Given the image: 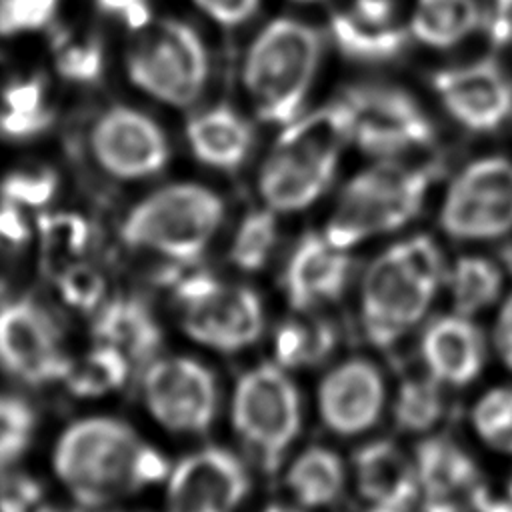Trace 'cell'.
<instances>
[{
  "instance_id": "obj_1",
  "label": "cell",
  "mask_w": 512,
  "mask_h": 512,
  "mask_svg": "<svg viewBox=\"0 0 512 512\" xmlns=\"http://www.w3.org/2000/svg\"><path fill=\"white\" fill-rule=\"evenodd\" d=\"M54 468L64 486L84 506H102L168 476L164 456L128 424L84 418L60 436Z\"/></svg>"
},
{
  "instance_id": "obj_2",
  "label": "cell",
  "mask_w": 512,
  "mask_h": 512,
  "mask_svg": "<svg viewBox=\"0 0 512 512\" xmlns=\"http://www.w3.org/2000/svg\"><path fill=\"white\" fill-rule=\"evenodd\" d=\"M350 140V114L342 100L284 124L258 178L266 206L284 214L312 206L332 184Z\"/></svg>"
},
{
  "instance_id": "obj_3",
  "label": "cell",
  "mask_w": 512,
  "mask_h": 512,
  "mask_svg": "<svg viewBox=\"0 0 512 512\" xmlns=\"http://www.w3.org/2000/svg\"><path fill=\"white\" fill-rule=\"evenodd\" d=\"M448 268L438 244L416 234L386 248L364 272L360 318L366 338L390 346L428 312Z\"/></svg>"
},
{
  "instance_id": "obj_4",
  "label": "cell",
  "mask_w": 512,
  "mask_h": 512,
  "mask_svg": "<svg viewBox=\"0 0 512 512\" xmlns=\"http://www.w3.org/2000/svg\"><path fill=\"white\" fill-rule=\"evenodd\" d=\"M322 52L320 30L298 18H276L256 34L242 80L260 120L284 126L302 114Z\"/></svg>"
},
{
  "instance_id": "obj_5",
  "label": "cell",
  "mask_w": 512,
  "mask_h": 512,
  "mask_svg": "<svg viewBox=\"0 0 512 512\" xmlns=\"http://www.w3.org/2000/svg\"><path fill=\"white\" fill-rule=\"evenodd\" d=\"M432 178L434 168L392 158L358 172L344 186L324 234L350 250L404 228L422 210Z\"/></svg>"
},
{
  "instance_id": "obj_6",
  "label": "cell",
  "mask_w": 512,
  "mask_h": 512,
  "mask_svg": "<svg viewBox=\"0 0 512 512\" xmlns=\"http://www.w3.org/2000/svg\"><path fill=\"white\" fill-rule=\"evenodd\" d=\"M224 220V202L210 188L176 182L142 198L124 218L122 240L178 264L196 260Z\"/></svg>"
},
{
  "instance_id": "obj_7",
  "label": "cell",
  "mask_w": 512,
  "mask_h": 512,
  "mask_svg": "<svg viewBox=\"0 0 512 512\" xmlns=\"http://www.w3.org/2000/svg\"><path fill=\"white\" fill-rule=\"evenodd\" d=\"M138 32L126 60L130 80L164 104L180 108L196 102L210 74L208 50L200 34L174 18L150 22Z\"/></svg>"
},
{
  "instance_id": "obj_8",
  "label": "cell",
  "mask_w": 512,
  "mask_h": 512,
  "mask_svg": "<svg viewBox=\"0 0 512 512\" xmlns=\"http://www.w3.org/2000/svg\"><path fill=\"white\" fill-rule=\"evenodd\" d=\"M232 424L266 470H276L296 440L302 404L286 368L262 362L240 376L232 396Z\"/></svg>"
},
{
  "instance_id": "obj_9",
  "label": "cell",
  "mask_w": 512,
  "mask_h": 512,
  "mask_svg": "<svg viewBox=\"0 0 512 512\" xmlns=\"http://www.w3.org/2000/svg\"><path fill=\"white\" fill-rule=\"evenodd\" d=\"M176 300L184 332L206 348L238 352L262 334L264 308L248 286L192 272L178 282Z\"/></svg>"
},
{
  "instance_id": "obj_10",
  "label": "cell",
  "mask_w": 512,
  "mask_h": 512,
  "mask_svg": "<svg viewBox=\"0 0 512 512\" xmlns=\"http://www.w3.org/2000/svg\"><path fill=\"white\" fill-rule=\"evenodd\" d=\"M350 114L352 140L368 154L396 158L432 142L434 126L406 92L386 84H358L340 98Z\"/></svg>"
},
{
  "instance_id": "obj_11",
  "label": "cell",
  "mask_w": 512,
  "mask_h": 512,
  "mask_svg": "<svg viewBox=\"0 0 512 512\" xmlns=\"http://www.w3.org/2000/svg\"><path fill=\"white\" fill-rule=\"evenodd\" d=\"M442 230L458 240H492L512 230V160L490 156L470 162L450 184Z\"/></svg>"
},
{
  "instance_id": "obj_12",
  "label": "cell",
  "mask_w": 512,
  "mask_h": 512,
  "mask_svg": "<svg viewBox=\"0 0 512 512\" xmlns=\"http://www.w3.org/2000/svg\"><path fill=\"white\" fill-rule=\"evenodd\" d=\"M142 396L158 424L178 434L206 432L218 408L214 374L188 356H164L146 364Z\"/></svg>"
},
{
  "instance_id": "obj_13",
  "label": "cell",
  "mask_w": 512,
  "mask_h": 512,
  "mask_svg": "<svg viewBox=\"0 0 512 512\" xmlns=\"http://www.w3.org/2000/svg\"><path fill=\"white\" fill-rule=\"evenodd\" d=\"M70 360L60 332L40 304L22 298L0 308V366L28 384L62 380Z\"/></svg>"
},
{
  "instance_id": "obj_14",
  "label": "cell",
  "mask_w": 512,
  "mask_h": 512,
  "mask_svg": "<svg viewBox=\"0 0 512 512\" xmlns=\"http://www.w3.org/2000/svg\"><path fill=\"white\" fill-rule=\"evenodd\" d=\"M248 488L242 460L226 448L206 446L168 470L166 512H234Z\"/></svg>"
},
{
  "instance_id": "obj_15",
  "label": "cell",
  "mask_w": 512,
  "mask_h": 512,
  "mask_svg": "<svg viewBox=\"0 0 512 512\" xmlns=\"http://www.w3.org/2000/svg\"><path fill=\"white\" fill-rule=\"evenodd\" d=\"M432 86L444 110L472 132H492L512 114V82L490 58L442 68Z\"/></svg>"
},
{
  "instance_id": "obj_16",
  "label": "cell",
  "mask_w": 512,
  "mask_h": 512,
  "mask_svg": "<svg viewBox=\"0 0 512 512\" xmlns=\"http://www.w3.org/2000/svg\"><path fill=\"white\" fill-rule=\"evenodd\" d=\"M92 152L108 174L122 180L154 176L170 158L162 128L150 116L124 106L108 110L96 122Z\"/></svg>"
},
{
  "instance_id": "obj_17",
  "label": "cell",
  "mask_w": 512,
  "mask_h": 512,
  "mask_svg": "<svg viewBox=\"0 0 512 512\" xmlns=\"http://www.w3.org/2000/svg\"><path fill=\"white\" fill-rule=\"evenodd\" d=\"M422 512H478L486 484L456 442L432 436L414 454Z\"/></svg>"
},
{
  "instance_id": "obj_18",
  "label": "cell",
  "mask_w": 512,
  "mask_h": 512,
  "mask_svg": "<svg viewBox=\"0 0 512 512\" xmlns=\"http://www.w3.org/2000/svg\"><path fill=\"white\" fill-rule=\"evenodd\" d=\"M384 400V378L364 358L334 366L318 386V414L338 436H356L372 428L384 410Z\"/></svg>"
},
{
  "instance_id": "obj_19",
  "label": "cell",
  "mask_w": 512,
  "mask_h": 512,
  "mask_svg": "<svg viewBox=\"0 0 512 512\" xmlns=\"http://www.w3.org/2000/svg\"><path fill=\"white\" fill-rule=\"evenodd\" d=\"M350 274V250L334 244L324 232H306L286 260L282 286L294 310H316L342 296Z\"/></svg>"
},
{
  "instance_id": "obj_20",
  "label": "cell",
  "mask_w": 512,
  "mask_h": 512,
  "mask_svg": "<svg viewBox=\"0 0 512 512\" xmlns=\"http://www.w3.org/2000/svg\"><path fill=\"white\" fill-rule=\"evenodd\" d=\"M426 370L442 384L466 386L486 362V340L480 326L464 314H442L428 322L420 342Z\"/></svg>"
},
{
  "instance_id": "obj_21",
  "label": "cell",
  "mask_w": 512,
  "mask_h": 512,
  "mask_svg": "<svg viewBox=\"0 0 512 512\" xmlns=\"http://www.w3.org/2000/svg\"><path fill=\"white\" fill-rule=\"evenodd\" d=\"M356 486L374 508L406 510L418 500L414 458L392 440H372L354 454Z\"/></svg>"
},
{
  "instance_id": "obj_22",
  "label": "cell",
  "mask_w": 512,
  "mask_h": 512,
  "mask_svg": "<svg viewBox=\"0 0 512 512\" xmlns=\"http://www.w3.org/2000/svg\"><path fill=\"white\" fill-rule=\"evenodd\" d=\"M186 138L196 160L214 170L234 172L252 150L254 130L234 108L212 106L188 120Z\"/></svg>"
},
{
  "instance_id": "obj_23",
  "label": "cell",
  "mask_w": 512,
  "mask_h": 512,
  "mask_svg": "<svg viewBox=\"0 0 512 512\" xmlns=\"http://www.w3.org/2000/svg\"><path fill=\"white\" fill-rule=\"evenodd\" d=\"M92 330L98 344L116 348L130 364L152 362L162 344V330L150 306L134 296L100 304Z\"/></svg>"
},
{
  "instance_id": "obj_24",
  "label": "cell",
  "mask_w": 512,
  "mask_h": 512,
  "mask_svg": "<svg viewBox=\"0 0 512 512\" xmlns=\"http://www.w3.org/2000/svg\"><path fill=\"white\" fill-rule=\"evenodd\" d=\"M328 32L336 48L354 62L382 64L398 58L410 32L394 22H374L354 10H338L330 16Z\"/></svg>"
},
{
  "instance_id": "obj_25",
  "label": "cell",
  "mask_w": 512,
  "mask_h": 512,
  "mask_svg": "<svg viewBox=\"0 0 512 512\" xmlns=\"http://www.w3.org/2000/svg\"><path fill=\"white\" fill-rule=\"evenodd\" d=\"M484 22L476 0H416L408 32L430 48H452Z\"/></svg>"
},
{
  "instance_id": "obj_26",
  "label": "cell",
  "mask_w": 512,
  "mask_h": 512,
  "mask_svg": "<svg viewBox=\"0 0 512 512\" xmlns=\"http://www.w3.org/2000/svg\"><path fill=\"white\" fill-rule=\"evenodd\" d=\"M274 332V360L286 370L320 366L336 348V328L312 310H296Z\"/></svg>"
},
{
  "instance_id": "obj_27",
  "label": "cell",
  "mask_w": 512,
  "mask_h": 512,
  "mask_svg": "<svg viewBox=\"0 0 512 512\" xmlns=\"http://www.w3.org/2000/svg\"><path fill=\"white\" fill-rule=\"evenodd\" d=\"M344 478L346 472L340 456L330 448L312 446L290 464L286 486L304 508H322L340 496Z\"/></svg>"
},
{
  "instance_id": "obj_28",
  "label": "cell",
  "mask_w": 512,
  "mask_h": 512,
  "mask_svg": "<svg viewBox=\"0 0 512 512\" xmlns=\"http://www.w3.org/2000/svg\"><path fill=\"white\" fill-rule=\"evenodd\" d=\"M454 312L476 316L500 300L502 268L484 256H460L446 274Z\"/></svg>"
},
{
  "instance_id": "obj_29",
  "label": "cell",
  "mask_w": 512,
  "mask_h": 512,
  "mask_svg": "<svg viewBox=\"0 0 512 512\" xmlns=\"http://www.w3.org/2000/svg\"><path fill=\"white\" fill-rule=\"evenodd\" d=\"M130 366L132 364L128 362V358L120 354L116 348L98 344L82 358L74 362L70 360L62 380L66 382L68 390L76 396H102L106 392L120 388L126 382Z\"/></svg>"
},
{
  "instance_id": "obj_30",
  "label": "cell",
  "mask_w": 512,
  "mask_h": 512,
  "mask_svg": "<svg viewBox=\"0 0 512 512\" xmlns=\"http://www.w3.org/2000/svg\"><path fill=\"white\" fill-rule=\"evenodd\" d=\"M44 266L54 276L84 254L90 242L88 222L74 212H46L38 216Z\"/></svg>"
},
{
  "instance_id": "obj_31",
  "label": "cell",
  "mask_w": 512,
  "mask_h": 512,
  "mask_svg": "<svg viewBox=\"0 0 512 512\" xmlns=\"http://www.w3.org/2000/svg\"><path fill=\"white\" fill-rule=\"evenodd\" d=\"M444 414L442 382L430 372L402 380L394 400V420L406 432H428Z\"/></svg>"
},
{
  "instance_id": "obj_32",
  "label": "cell",
  "mask_w": 512,
  "mask_h": 512,
  "mask_svg": "<svg viewBox=\"0 0 512 512\" xmlns=\"http://www.w3.org/2000/svg\"><path fill=\"white\" fill-rule=\"evenodd\" d=\"M278 242V222L274 210L248 212L236 228L230 244V260L244 272H256L264 268L274 254Z\"/></svg>"
},
{
  "instance_id": "obj_33",
  "label": "cell",
  "mask_w": 512,
  "mask_h": 512,
  "mask_svg": "<svg viewBox=\"0 0 512 512\" xmlns=\"http://www.w3.org/2000/svg\"><path fill=\"white\" fill-rule=\"evenodd\" d=\"M472 426L486 446L512 454V386L484 392L474 404Z\"/></svg>"
},
{
  "instance_id": "obj_34",
  "label": "cell",
  "mask_w": 512,
  "mask_h": 512,
  "mask_svg": "<svg viewBox=\"0 0 512 512\" xmlns=\"http://www.w3.org/2000/svg\"><path fill=\"white\" fill-rule=\"evenodd\" d=\"M36 416L28 402L0 394V470L12 466L30 446Z\"/></svg>"
},
{
  "instance_id": "obj_35",
  "label": "cell",
  "mask_w": 512,
  "mask_h": 512,
  "mask_svg": "<svg viewBox=\"0 0 512 512\" xmlns=\"http://www.w3.org/2000/svg\"><path fill=\"white\" fill-rule=\"evenodd\" d=\"M58 188L56 172L50 168H36V170H16L10 172L2 184H0V196L2 200L16 204V206H28V208H40L46 206Z\"/></svg>"
},
{
  "instance_id": "obj_36",
  "label": "cell",
  "mask_w": 512,
  "mask_h": 512,
  "mask_svg": "<svg viewBox=\"0 0 512 512\" xmlns=\"http://www.w3.org/2000/svg\"><path fill=\"white\" fill-rule=\"evenodd\" d=\"M56 284L64 302L78 310H94L104 300V278L88 264H68L56 274Z\"/></svg>"
},
{
  "instance_id": "obj_37",
  "label": "cell",
  "mask_w": 512,
  "mask_h": 512,
  "mask_svg": "<svg viewBox=\"0 0 512 512\" xmlns=\"http://www.w3.org/2000/svg\"><path fill=\"white\" fill-rule=\"evenodd\" d=\"M58 0H0V36L36 30L54 16Z\"/></svg>"
},
{
  "instance_id": "obj_38",
  "label": "cell",
  "mask_w": 512,
  "mask_h": 512,
  "mask_svg": "<svg viewBox=\"0 0 512 512\" xmlns=\"http://www.w3.org/2000/svg\"><path fill=\"white\" fill-rule=\"evenodd\" d=\"M58 72L76 82H92L102 74L104 54L98 40H86L66 46L58 56Z\"/></svg>"
},
{
  "instance_id": "obj_39",
  "label": "cell",
  "mask_w": 512,
  "mask_h": 512,
  "mask_svg": "<svg viewBox=\"0 0 512 512\" xmlns=\"http://www.w3.org/2000/svg\"><path fill=\"white\" fill-rule=\"evenodd\" d=\"M38 482L24 474L0 476V512H46Z\"/></svg>"
},
{
  "instance_id": "obj_40",
  "label": "cell",
  "mask_w": 512,
  "mask_h": 512,
  "mask_svg": "<svg viewBox=\"0 0 512 512\" xmlns=\"http://www.w3.org/2000/svg\"><path fill=\"white\" fill-rule=\"evenodd\" d=\"M52 120L54 114L44 106L30 112L8 110L0 114V134L6 138H30L44 132L52 124Z\"/></svg>"
},
{
  "instance_id": "obj_41",
  "label": "cell",
  "mask_w": 512,
  "mask_h": 512,
  "mask_svg": "<svg viewBox=\"0 0 512 512\" xmlns=\"http://www.w3.org/2000/svg\"><path fill=\"white\" fill-rule=\"evenodd\" d=\"M210 20L222 26H240L250 20L260 0H192Z\"/></svg>"
},
{
  "instance_id": "obj_42",
  "label": "cell",
  "mask_w": 512,
  "mask_h": 512,
  "mask_svg": "<svg viewBox=\"0 0 512 512\" xmlns=\"http://www.w3.org/2000/svg\"><path fill=\"white\" fill-rule=\"evenodd\" d=\"M482 26L494 46H512V0H490Z\"/></svg>"
},
{
  "instance_id": "obj_43",
  "label": "cell",
  "mask_w": 512,
  "mask_h": 512,
  "mask_svg": "<svg viewBox=\"0 0 512 512\" xmlns=\"http://www.w3.org/2000/svg\"><path fill=\"white\" fill-rule=\"evenodd\" d=\"M30 240V228L20 212V206L6 200L0 202V244L20 248Z\"/></svg>"
},
{
  "instance_id": "obj_44",
  "label": "cell",
  "mask_w": 512,
  "mask_h": 512,
  "mask_svg": "<svg viewBox=\"0 0 512 512\" xmlns=\"http://www.w3.org/2000/svg\"><path fill=\"white\" fill-rule=\"evenodd\" d=\"M42 96H44V84L40 78L16 82V84L8 86L2 94L8 110H18V112H30V110L40 108Z\"/></svg>"
},
{
  "instance_id": "obj_45",
  "label": "cell",
  "mask_w": 512,
  "mask_h": 512,
  "mask_svg": "<svg viewBox=\"0 0 512 512\" xmlns=\"http://www.w3.org/2000/svg\"><path fill=\"white\" fill-rule=\"evenodd\" d=\"M96 4L108 14H118L130 30H142L152 22L148 0H96Z\"/></svg>"
},
{
  "instance_id": "obj_46",
  "label": "cell",
  "mask_w": 512,
  "mask_h": 512,
  "mask_svg": "<svg viewBox=\"0 0 512 512\" xmlns=\"http://www.w3.org/2000/svg\"><path fill=\"white\" fill-rule=\"evenodd\" d=\"M494 344H496L498 356L502 358L506 368L512 370V292L506 296V300L502 302L500 312L496 316Z\"/></svg>"
},
{
  "instance_id": "obj_47",
  "label": "cell",
  "mask_w": 512,
  "mask_h": 512,
  "mask_svg": "<svg viewBox=\"0 0 512 512\" xmlns=\"http://www.w3.org/2000/svg\"><path fill=\"white\" fill-rule=\"evenodd\" d=\"M398 0H354V12L374 22H392Z\"/></svg>"
},
{
  "instance_id": "obj_48",
  "label": "cell",
  "mask_w": 512,
  "mask_h": 512,
  "mask_svg": "<svg viewBox=\"0 0 512 512\" xmlns=\"http://www.w3.org/2000/svg\"><path fill=\"white\" fill-rule=\"evenodd\" d=\"M264 512H298V510L288 508V506H270V508H266Z\"/></svg>"
},
{
  "instance_id": "obj_49",
  "label": "cell",
  "mask_w": 512,
  "mask_h": 512,
  "mask_svg": "<svg viewBox=\"0 0 512 512\" xmlns=\"http://www.w3.org/2000/svg\"><path fill=\"white\" fill-rule=\"evenodd\" d=\"M372 512H398V510H386V508H372Z\"/></svg>"
},
{
  "instance_id": "obj_50",
  "label": "cell",
  "mask_w": 512,
  "mask_h": 512,
  "mask_svg": "<svg viewBox=\"0 0 512 512\" xmlns=\"http://www.w3.org/2000/svg\"><path fill=\"white\" fill-rule=\"evenodd\" d=\"M296 2H318V0H296Z\"/></svg>"
}]
</instances>
